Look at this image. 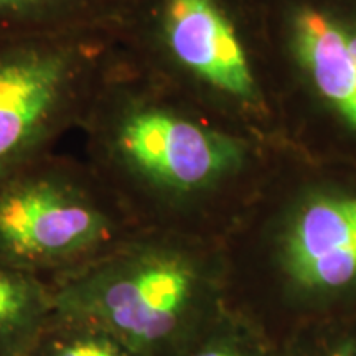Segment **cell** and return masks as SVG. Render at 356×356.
<instances>
[{
  "mask_svg": "<svg viewBox=\"0 0 356 356\" xmlns=\"http://www.w3.org/2000/svg\"><path fill=\"white\" fill-rule=\"evenodd\" d=\"M26 356H142L95 318L53 309Z\"/></svg>",
  "mask_w": 356,
  "mask_h": 356,
  "instance_id": "30bf717a",
  "label": "cell"
},
{
  "mask_svg": "<svg viewBox=\"0 0 356 356\" xmlns=\"http://www.w3.org/2000/svg\"><path fill=\"white\" fill-rule=\"evenodd\" d=\"M175 356H282V348L225 305Z\"/></svg>",
  "mask_w": 356,
  "mask_h": 356,
  "instance_id": "8fae6325",
  "label": "cell"
},
{
  "mask_svg": "<svg viewBox=\"0 0 356 356\" xmlns=\"http://www.w3.org/2000/svg\"><path fill=\"white\" fill-rule=\"evenodd\" d=\"M279 137L356 165V0H256Z\"/></svg>",
  "mask_w": 356,
  "mask_h": 356,
  "instance_id": "5b68a950",
  "label": "cell"
},
{
  "mask_svg": "<svg viewBox=\"0 0 356 356\" xmlns=\"http://www.w3.org/2000/svg\"><path fill=\"white\" fill-rule=\"evenodd\" d=\"M121 61L109 30L0 40V178L79 131Z\"/></svg>",
  "mask_w": 356,
  "mask_h": 356,
  "instance_id": "52a82bcc",
  "label": "cell"
},
{
  "mask_svg": "<svg viewBox=\"0 0 356 356\" xmlns=\"http://www.w3.org/2000/svg\"><path fill=\"white\" fill-rule=\"evenodd\" d=\"M79 131L84 160L140 229L220 243L280 144L208 113L124 55Z\"/></svg>",
  "mask_w": 356,
  "mask_h": 356,
  "instance_id": "6da1fadb",
  "label": "cell"
},
{
  "mask_svg": "<svg viewBox=\"0 0 356 356\" xmlns=\"http://www.w3.org/2000/svg\"><path fill=\"white\" fill-rule=\"evenodd\" d=\"M221 251L226 307L280 348L307 325L356 322V165L280 142Z\"/></svg>",
  "mask_w": 356,
  "mask_h": 356,
  "instance_id": "7a4b0ae2",
  "label": "cell"
},
{
  "mask_svg": "<svg viewBox=\"0 0 356 356\" xmlns=\"http://www.w3.org/2000/svg\"><path fill=\"white\" fill-rule=\"evenodd\" d=\"M127 0H0V40L109 30Z\"/></svg>",
  "mask_w": 356,
  "mask_h": 356,
  "instance_id": "ba28073f",
  "label": "cell"
},
{
  "mask_svg": "<svg viewBox=\"0 0 356 356\" xmlns=\"http://www.w3.org/2000/svg\"><path fill=\"white\" fill-rule=\"evenodd\" d=\"M115 38L145 76L280 140L256 0H127Z\"/></svg>",
  "mask_w": 356,
  "mask_h": 356,
  "instance_id": "3957f363",
  "label": "cell"
},
{
  "mask_svg": "<svg viewBox=\"0 0 356 356\" xmlns=\"http://www.w3.org/2000/svg\"><path fill=\"white\" fill-rule=\"evenodd\" d=\"M50 282L0 264V356H26L50 317Z\"/></svg>",
  "mask_w": 356,
  "mask_h": 356,
  "instance_id": "9c48e42d",
  "label": "cell"
},
{
  "mask_svg": "<svg viewBox=\"0 0 356 356\" xmlns=\"http://www.w3.org/2000/svg\"><path fill=\"white\" fill-rule=\"evenodd\" d=\"M140 231L86 160L55 150L0 178V264L56 282Z\"/></svg>",
  "mask_w": 356,
  "mask_h": 356,
  "instance_id": "8992f818",
  "label": "cell"
},
{
  "mask_svg": "<svg viewBox=\"0 0 356 356\" xmlns=\"http://www.w3.org/2000/svg\"><path fill=\"white\" fill-rule=\"evenodd\" d=\"M53 305L95 318L142 356H175L226 305L221 243L140 229L81 273Z\"/></svg>",
  "mask_w": 356,
  "mask_h": 356,
  "instance_id": "277c9868",
  "label": "cell"
},
{
  "mask_svg": "<svg viewBox=\"0 0 356 356\" xmlns=\"http://www.w3.org/2000/svg\"><path fill=\"white\" fill-rule=\"evenodd\" d=\"M282 356H356V322L307 325L286 341Z\"/></svg>",
  "mask_w": 356,
  "mask_h": 356,
  "instance_id": "7c38bea8",
  "label": "cell"
}]
</instances>
